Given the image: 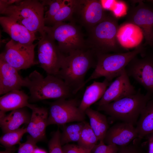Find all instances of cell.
Listing matches in <instances>:
<instances>
[{
  "label": "cell",
  "instance_id": "6da1fadb",
  "mask_svg": "<svg viewBox=\"0 0 153 153\" xmlns=\"http://www.w3.org/2000/svg\"><path fill=\"white\" fill-rule=\"evenodd\" d=\"M96 64V56L92 50H76L65 56L56 76L64 81L74 95L82 88L87 72Z\"/></svg>",
  "mask_w": 153,
  "mask_h": 153
},
{
  "label": "cell",
  "instance_id": "7a4b0ae2",
  "mask_svg": "<svg viewBox=\"0 0 153 153\" xmlns=\"http://www.w3.org/2000/svg\"><path fill=\"white\" fill-rule=\"evenodd\" d=\"M24 78V87L29 91V102L48 99H67L74 95L64 81L56 76L47 75L44 77L35 70Z\"/></svg>",
  "mask_w": 153,
  "mask_h": 153
},
{
  "label": "cell",
  "instance_id": "3957f363",
  "mask_svg": "<svg viewBox=\"0 0 153 153\" xmlns=\"http://www.w3.org/2000/svg\"><path fill=\"white\" fill-rule=\"evenodd\" d=\"M117 18L107 14L105 18L87 31L86 40L88 49L98 54L125 52L118 42L117 34L119 27Z\"/></svg>",
  "mask_w": 153,
  "mask_h": 153
},
{
  "label": "cell",
  "instance_id": "277c9868",
  "mask_svg": "<svg viewBox=\"0 0 153 153\" xmlns=\"http://www.w3.org/2000/svg\"><path fill=\"white\" fill-rule=\"evenodd\" d=\"M152 96L141 89L135 94L109 103L98 106V110L105 112L113 118L133 125L136 124L141 112Z\"/></svg>",
  "mask_w": 153,
  "mask_h": 153
},
{
  "label": "cell",
  "instance_id": "5b68a950",
  "mask_svg": "<svg viewBox=\"0 0 153 153\" xmlns=\"http://www.w3.org/2000/svg\"><path fill=\"white\" fill-rule=\"evenodd\" d=\"M144 49V45L141 44L131 51L97 55V64L95 69L85 80L82 88L90 81L102 77L111 82L120 75L134 58L139 54H143Z\"/></svg>",
  "mask_w": 153,
  "mask_h": 153
},
{
  "label": "cell",
  "instance_id": "8992f818",
  "mask_svg": "<svg viewBox=\"0 0 153 153\" xmlns=\"http://www.w3.org/2000/svg\"><path fill=\"white\" fill-rule=\"evenodd\" d=\"M1 14L14 19L34 33H40L44 31V6L38 1L19 0L9 6Z\"/></svg>",
  "mask_w": 153,
  "mask_h": 153
},
{
  "label": "cell",
  "instance_id": "52a82bcc",
  "mask_svg": "<svg viewBox=\"0 0 153 153\" xmlns=\"http://www.w3.org/2000/svg\"><path fill=\"white\" fill-rule=\"evenodd\" d=\"M44 30L57 42L62 54L88 49L80 26L72 22H61L52 26H45Z\"/></svg>",
  "mask_w": 153,
  "mask_h": 153
},
{
  "label": "cell",
  "instance_id": "ba28073f",
  "mask_svg": "<svg viewBox=\"0 0 153 153\" xmlns=\"http://www.w3.org/2000/svg\"><path fill=\"white\" fill-rule=\"evenodd\" d=\"M40 34L37 48L39 63L47 75L56 76L65 56L60 51L55 40L44 30Z\"/></svg>",
  "mask_w": 153,
  "mask_h": 153
},
{
  "label": "cell",
  "instance_id": "9c48e42d",
  "mask_svg": "<svg viewBox=\"0 0 153 153\" xmlns=\"http://www.w3.org/2000/svg\"><path fill=\"white\" fill-rule=\"evenodd\" d=\"M80 102L76 98L60 99L50 104L47 126L64 125L74 122L85 121V113L79 108Z\"/></svg>",
  "mask_w": 153,
  "mask_h": 153
},
{
  "label": "cell",
  "instance_id": "30bf717a",
  "mask_svg": "<svg viewBox=\"0 0 153 153\" xmlns=\"http://www.w3.org/2000/svg\"><path fill=\"white\" fill-rule=\"evenodd\" d=\"M107 15L101 0H74L73 12L69 22L78 24L88 31Z\"/></svg>",
  "mask_w": 153,
  "mask_h": 153
},
{
  "label": "cell",
  "instance_id": "8fae6325",
  "mask_svg": "<svg viewBox=\"0 0 153 153\" xmlns=\"http://www.w3.org/2000/svg\"><path fill=\"white\" fill-rule=\"evenodd\" d=\"M36 46L21 44L11 39L6 44L0 58L18 71L28 69L37 63L34 60Z\"/></svg>",
  "mask_w": 153,
  "mask_h": 153
},
{
  "label": "cell",
  "instance_id": "7c38bea8",
  "mask_svg": "<svg viewBox=\"0 0 153 153\" xmlns=\"http://www.w3.org/2000/svg\"><path fill=\"white\" fill-rule=\"evenodd\" d=\"M137 5L131 7L126 15L125 22L131 23L142 30L145 42L144 45H153V8L143 1H136Z\"/></svg>",
  "mask_w": 153,
  "mask_h": 153
},
{
  "label": "cell",
  "instance_id": "4fadbf2b",
  "mask_svg": "<svg viewBox=\"0 0 153 153\" xmlns=\"http://www.w3.org/2000/svg\"><path fill=\"white\" fill-rule=\"evenodd\" d=\"M134 58L125 68L129 76L133 78L153 96V54Z\"/></svg>",
  "mask_w": 153,
  "mask_h": 153
},
{
  "label": "cell",
  "instance_id": "5bb4252c",
  "mask_svg": "<svg viewBox=\"0 0 153 153\" xmlns=\"http://www.w3.org/2000/svg\"><path fill=\"white\" fill-rule=\"evenodd\" d=\"M137 92L131 84L125 69L111 82L101 98L96 104L101 106L135 94Z\"/></svg>",
  "mask_w": 153,
  "mask_h": 153
},
{
  "label": "cell",
  "instance_id": "9a60e30c",
  "mask_svg": "<svg viewBox=\"0 0 153 153\" xmlns=\"http://www.w3.org/2000/svg\"><path fill=\"white\" fill-rule=\"evenodd\" d=\"M137 138L138 135L135 127L131 124L122 122L108 129L104 142L107 144L122 146L129 145Z\"/></svg>",
  "mask_w": 153,
  "mask_h": 153
},
{
  "label": "cell",
  "instance_id": "2e32d148",
  "mask_svg": "<svg viewBox=\"0 0 153 153\" xmlns=\"http://www.w3.org/2000/svg\"><path fill=\"white\" fill-rule=\"evenodd\" d=\"M3 31L14 41L24 44H31L37 39L35 33L28 30L14 19L5 16L0 17Z\"/></svg>",
  "mask_w": 153,
  "mask_h": 153
},
{
  "label": "cell",
  "instance_id": "e0dca14e",
  "mask_svg": "<svg viewBox=\"0 0 153 153\" xmlns=\"http://www.w3.org/2000/svg\"><path fill=\"white\" fill-rule=\"evenodd\" d=\"M18 71L0 58V95L14 90H20L24 86V78Z\"/></svg>",
  "mask_w": 153,
  "mask_h": 153
},
{
  "label": "cell",
  "instance_id": "ac0fdd59",
  "mask_svg": "<svg viewBox=\"0 0 153 153\" xmlns=\"http://www.w3.org/2000/svg\"><path fill=\"white\" fill-rule=\"evenodd\" d=\"M32 111L30 120L27 127V133L37 142L46 138V129L49 112L43 107L35 106Z\"/></svg>",
  "mask_w": 153,
  "mask_h": 153
},
{
  "label": "cell",
  "instance_id": "d6986e66",
  "mask_svg": "<svg viewBox=\"0 0 153 153\" xmlns=\"http://www.w3.org/2000/svg\"><path fill=\"white\" fill-rule=\"evenodd\" d=\"M117 37L121 46L126 49L135 48L141 44L144 37L139 27L124 22L119 26Z\"/></svg>",
  "mask_w": 153,
  "mask_h": 153
},
{
  "label": "cell",
  "instance_id": "ffe728a7",
  "mask_svg": "<svg viewBox=\"0 0 153 153\" xmlns=\"http://www.w3.org/2000/svg\"><path fill=\"white\" fill-rule=\"evenodd\" d=\"M0 111V126L4 133L19 128L23 124H29L30 115L25 108L12 111L7 114Z\"/></svg>",
  "mask_w": 153,
  "mask_h": 153
},
{
  "label": "cell",
  "instance_id": "44dd1931",
  "mask_svg": "<svg viewBox=\"0 0 153 153\" xmlns=\"http://www.w3.org/2000/svg\"><path fill=\"white\" fill-rule=\"evenodd\" d=\"M29 98L22 91H11L0 97V111L6 112L26 107L31 109L35 105L29 103Z\"/></svg>",
  "mask_w": 153,
  "mask_h": 153
},
{
  "label": "cell",
  "instance_id": "7402d4cb",
  "mask_svg": "<svg viewBox=\"0 0 153 153\" xmlns=\"http://www.w3.org/2000/svg\"><path fill=\"white\" fill-rule=\"evenodd\" d=\"M111 83L105 79L102 82L94 81L87 86L79 104L80 110L85 113V110L99 100Z\"/></svg>",
  "mask_w": 153,
  "mask_h": 153
},
{
  "label": "cell",
  "instance_id": "603a6c76",
  "mask_svg": "<svg viewBox=\"0 0 153 153\" xmlns=\"http://www.w3.org/2000/svg\"><path fill=\"white\" fill-rule=\"evenodd\" d=\"M136 125L138 138L142 139L153 133V97L142 110Z\"/></svg>",
  "mask_w": 153,
  "mask_h": 153
},
{
  "label": "cell",
  "instance_id": "cb8c5ba5",
  "mask_svg": "<svg viewBox=\"0 0 153 153\" xmlns=\"http://www.w3.org/2000/svg\"><path fill=\"white\" fill-rule=\"evenodd\" d=\"M85 113L88 117L90 125L99 141H104L109 129L106 116L98 111L94 110L90 108L87 109Z\"/></svg>",
  "mask_w": 153,
  "mask_h": 153
},
{
  "label": "cell",
  "instance_id": "d4e9b609",
  "mask_svg": "<svg viewBox=\"0 0 153 153\" xmlns=\"http://www.w3.org/2000/svg\"><path fill=\"white\" fill-rule=\"evenodd\" d=\"M85 121L65 126L64 125L60 135V141L62 146L71 142L78 141Z\"/></svg>",
  "mask_w": 153,
  "mask_h": 153
},
{
  "label": "cell",
  "instance_id": "484cf974",
  "mask_svg": "<svg viewBox=\"0 0 153 153\" xmlns=\"http://www.w3.org/2000/svg\"><path fill=\"white\" fill-rule=\"evenodd\" d=\"M98 141V138L89 123L85 121L79 140L77 142L78 145L91 151Z\"/></svg>",
  "mask_w": 153,
  "mask_h": 153
},
{
  "label": "cell",
  "instance_id": "4316f807",
  "mask_svg": "<svg viewBox=\"0 0 153 153\" xmlns=\"http://www.w3.org/2000/svg\"><path fill=\"white\" fill-rule=\"evenodd\" d=\"M26 133L27 128L23 127L4 133L0 137V143L6 148L14 147L16 144H20L22 138Z\"/></svg>",
  "mask_w": 153,
  "mask_h": 153
},
{
  "label": "cell",
  "instance_id": "83f0119b",
  "mask_svg": "<svg viewBox=\"0 0 153 153\" xmlns=\"http://www.w3.org/2000/svg\"><path fill=\"white\" fill-rule=\"evenodd\" d=\"M74 0H68L67 3L62 6L47 24L52 26L60 22L70 21L73 14Z\"/></svg>",
  "mask_w": 153,
  "mask_h": 153
},
{
  "label": "cell",
  "instance_id": "f1b7e54d",
  "mask_svg": "<svg viewBox=\"0 0 153 153\" xmlns=\"http://www.w3.org/2000/svg\"><path fill=\"white\" fill-rule=\"evenodd\" d=\"M43 5H48L49 8L44 15L45 25H47L57 13L60 8L65 5L68 0H55L43 1Z\"/></svg>",
  "mask_w": 153,
  "mask_h": 153
},
{
  "label": "cell",
  "instance_id": "f546056e",
  "mask_svg": "<svg viewBox=\"0 0 153 153\" xmlns=\"http://www.w3.org/2000/svg\"><path fill=\"white\" fill-rule=\"evenodd\" d=\"M61 133L58 129L52 134L48 143L49 153H64L60 141Z\"/></svg>",
  "mask_w": 153,
  "mask_h": 153
},
{
  "label": "cell",
  "instance_id": "4dcf8cb0",
  "mask_svg": "<svg viewBox=\"0 0 153 153\" xmlns=\"http://www.w3.org/2000/svg\"><path fill=\"white\" fill-rule=\"evenodd\" d=\"M37 142L29 135L27 137V141L25 143L20 144L18 153H33L37 147Z\"/></svg>",
  "mask_w": 153,
  "mask_h": 153
},
{
  "label": "cell",
  "instance_id": "1f68e13d",
  "mask_svg": "<svg viewBox=\"0 0 153 153\" xmlns=\"http://www.w3.org/2000/svg\"><path fill=\"white\" fill-rule=\"evenodd\" d=\"M111 10L117 18L126 15L128 12L126 3L124 1L118 0H115Z\"/></svg>",
  "mask_w": 153,
  "mask_h": 153
},
{
  "label": "cell",
  "instance_id": "d6a6232c",
  "mask_svg": "<svg viewBox=\"0 0 153 153\" xmlns=\"http://www.w3.org/2000/svg\"><path fill=\"white\" fill-rule=\"evenodd\" d=\"M64 153H92L88 150L77 145L69 143L62 146Z\"/></svg>",
  "mask_w": 153,
  "mask_h": 153
},
{
  "label": "cell",
  "instance_id": "836d02e7",
  "mask_svg": "<svg viewBox=\"0 0 153 153\" xmlns=\"http://www.w3.org/2000/svg\"><path fill=\"white\" fill-rule=\"evenodd\" d=\"M113 144H107L103 141H99L91 150L92 153H105L112 146Z\"/></svg>",
  "mask_w": 153,
  "mask_h": 153
},
{
  "label": "cell",
  "instance_id": "e575fe53",
  "mask_svg": "<svg viewBox=\"0 0 153 153\" xmlns=\"http://www.w3.org/2000/svg\"><path fill=\"white\" fill-rule=\"evenodd\" d=\"M137 146L135 144L130 143L129 145L119 146L117 153H138Z\"/></svg>",
  "mask_w": 153,
  "mask_h": 153
},
{
  "label": "cell",
  "instance_id": "d590c367",
  "mask_svg": "<svg viewBox=\"0 0 153 153\" xmlns=\"http://www.w3.org/2000/svg\"><path fill=\"white\" fill-rule=\"evenodd\" d=\"M18 0H0V12L1 13L4 10L9 6L14 4L18 2Z\"/></svg>",
  "mask_w": 153,
  "mask_h": 153
},
{
  "label": "cell",
  "instance_id": "8d00e7d4",
  "mask_svg": "<svg viewBox=\"0 0 153 153\" xmlns=\"http://www.w3.org/2000/svg\"><path fill=\"white\" fill-rule=\"evenodd\" d=\"M148 138V153H153V140L149 135L146 136Z\"/></svg>",
  "mask_w": 153,
  "mask_h": 153
},
{
  "label": "cell",
  "instance_id": "74e56055",
  "mask_svg": "<svg viewBox=\"0 0 153 153\" xmlns=\"http://www.w3.org/2000/svg\"><path fill=\"white\" fill-rule=\"evenodd\" d=\"M118 150V146L113 144L111 148L105 153H117Z\"/></svg>",
  "mask_w": 153,
  "mask_h": 153
},
{
  "label": "cell",
  "instance_id": "f35d334b",
  "mask_svg": "<svg viewBox=\"0 0 153 153\" xmlns=\"http://www.w3.org/2000/svg\"><path fill=\"white\" fill-rule=\"evenodd\" d=\"M6 149L5 151H0V153H14L16 150L14 147Z\"/></svg>",
  "mask_w": 153,
  "mask_h": 153
},
{
  "label": "cell",
  "instance_id": "ab89813d",
  "mask_svg": "<svg viewBox=\"0 0 153 153\" xmlns=\"http://www.w3.org/2000/svg\"><path fill=\"white\" fill-rule=\"evenodd\" d=\"M33 153H47L44 150L37 147L35 149Z\"/></svg>",
  "mask_w": 153,
  "mask_h": 153
},
{
  "label": "cell",
  "instance_id": "60d3db41",
  "mask_svg": "<svg viewBox=\"0 0 153 153\" xmlns=\"http://www.w3.org/2000/svg\"><path fill=\"white\" fill-rule=\"evenodd\" d=\"M144 1L151 3L153 5V0H147L145 1Z\"/></svg>",
  "mask_w": 153,
  "mask_h": 153
},
{
  "label": "cell",
  "instance_id": "b9f144b4",
  "mask_svg": "<svg viewBox=\"0 0 153 153\" xmlns=\"http://www.w3.org/2000/svg\"><path fill=\"white\" fill-rule=\"evenodd\" d=\"M148 135L150 136L153 140V133H150Z\"/></svg>",
  "mask_w": 153,
  "mask_h": 153
}]
</instances>
